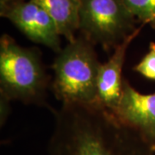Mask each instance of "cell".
I'll list each match as a JSON object with an SVG mask.
<instances>
[{
  "mask_svg": "<svg viewBox=\"0 0 155 155\" xmlns=\"http://www.w3.org/2000/svg\"><path fill=\"white\" fill-rule=\"evenodd\" d=\"M49 155H154V147L97 104H62L54 110Z\"/></svg>",
  "mask_w": 155,
  "mask_h": 155,
  "instance_id": "1",
  "label": "cell"
},
{
  "mask_svg": "<svg viewBox=\"0 0 155 155\" xmlns=\"http://www.w3.org/2000/svg\"><path fill=\"white\" fill-rule=\"evenodd\" d=\"M145 25L128 36L114 49L113 54L105 63H101L97 77V104L115 113L122 93L123 78L122 68L127 51L134 39L138 36Z\"/></svg>",
  "mask_w": 155,
  "mask_h": 155,
  "instance_id": "7",
  "label": "cell"
},
{
  "mask_svg": "<svg viewBox=\"0 0 155 155\" xmlns=\"http://www.w3.org/2000/svg\"><path fill=\"white\" fill-rule=\"evenodd\" d=\"M10 102L11 100L7 98L6 97L0 95V122H1V125L5 124L6 122L8 116L11 113V105H10Z\"/></svg>",
  "mask_w": 155,
  "mask_h": 155,
  "instance_id": "11",
  "label": "cell"
},
{
  "mask_svg": "<svg viewBox=\"0 0 155 155\" xmlns=\"http://www.w3.org/2000/svg\"><path fill=\"white\" fill-rule=\"evenodd\" d=\"M137 22L123 0H79L78 32L105 51L134 33Z\"/></svg>",
  "mask_w": 155,
  "mask_h": 155,
  "instance_id": "4",
  "label": "cell"
},
{
  "mask_svg": "<svg viewBox=\"0 0 155 155\" xmlns=\"http://www.w3.org/2000/svg\"><path fill=\"white\" fill-rule=\"evenodd\" d=\"M11 0H0V6H3L6 5L8 2H10Z\"/></svg>",
  "mask_w": 155,
  "mask_h": 155,
  "instance_id": "12",
  "label": "cell"
},
{
  "mask_svg": "<svg viewBox=\"0 0 155 155\" xmlns=\"http://www.w3.org/2000/svg\"><path fill=\"white\" fill-rule=\"evenodd\" d=\"M134 70L147 78L155 80V42H151L149 51L134 67Z\"/></svg>",
  "mask_w": 155,
  "mask_h": 155,
  "instance_id": "10",
  "label": "cell"
},
{
  "mask_svg": "<svg viewBox=\"0 0 155 155\" xmlns=\"http://www.w3.org/2000/svg\"><path fill=\"white\" fill-rule=\"evenodd\" d=\"M49 76L37 48H24L7 34L0 39V95L44 105Z\"/></svg>",
  "mask_w": 155,
  "mask_h": 155,
  "instance_id": "3",
  "label": "cell"
},
{
  "mask_svg": "<svg viewBox=\"0 0 155 155\" xmlns=\"http://www.w3.org/2000/svg\"><path fill=\"white\" fill-rule=\"evenodd\" d=\"M0 16L8 19L24 35L56 54L61 48V34L54 18L32 0H11L0 6Z\"/></svg>",
  "mask_w": 155,
  "mask_h": 155,
  "instance_id": "5",
  "label": "cell"
},
{
  "mask_svg": "<svg viewBox=\"0 0 155 155\" xmlns=\"http://www.w3.org/2000/svg\"><path fill=\"white\" fill-rule=\"evenodd\" d=\"M123 2L139 22L155 28V0H123Z\"/></svg>",
  "mask_w": 155,
  "mask_h": 155,
  "instance_id": "9",
  "label": "cell"
},
{
  "mask_svg": "<svg viewBox=\"0 0 155 155\" xmlns=\"http://www.w3.org/2000/svg\"><path fill=\"white\" fill-rule=\"evenodd\" d=\"M95 45L81 34L57 54L51 88L62 104H94L101 63Z\"/></svg>",
  "mask_w": 155,
  "mask_h": 155,
  "instance_id": "2",
  "label": "cell"
},
{
  "mask_svg": "<svg viewBox=\"0 0 155 155\" xmlns=\"http://www.w3.org/2000/svg\"><path fill=\"white\" fill-rule=\"evenodd\" d=\"M114 114L122 122L137 130L154 147L155 93H140L124 79L122 97Z\"/></svg>",
  "mask_w": 155,
  "mask_h": 155,
  "instance_id": "6",
  "label": "cell"
},
{
  "mask_svg": "<svg viewBox=\"0 0 155 155\" xmlns=\"http://www.w3.org/2000/svg\"><path fill=\"white\" fill-rule=\"evenodd\" d=\"M54 18L61 36L71 41L78 32L79 0H32Z\"/></svg>",
  "mask_w": 155,
  "mask_h": 155,
  "instance_id": "8",
  "label": "cell"
},
{
  "mask_svg": "<svg viewBox=\"0 0 155 155\" xmlns=\"http://www.w3.org/2000/svg\"><path fill=\"white\" fill-rule=\"evenodd\" d=\"M154 150H155V146H154Z\"/></svg>",
  "mask_w": 155,
  "mask_h": 155,
  "instance_id": "13",
  "label": "cell"
}]
</instances>
